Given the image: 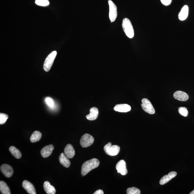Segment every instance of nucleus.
Segmentation results:
<instances>
[{
	"label": "nucleus",
	"mask_w": 194,
	"mask_h": 194,
	"mask_svg": "<svg viewBox=\"0 0 194 194\" xmlns=\"http://www.w3.org/2000/svg\"><path fill=\"white\" fill-rule=\"evenodd\" d=\"M100 161L97 159L94 158L87 161L82 165L81 169L82 176H85L92 170L98 167Z\"/></svg>",
	"instance_id": "f257e3e1"
},
{
	"label": "nucleus",
	"mask_w": 194,
	"mask_h": 194,
	"mask_svg": "<svg viewBox=\"0 0 194 194\" xmlns=\"http://www.w3.org/2000/svg\"><path fill=\"white\" fill-rule=\"evenodd\" d=\"M122 27L127 37L130 39L134 36V30L130 20L127 18H124L123 20Z\"/></svg>",
	"instance_id": "f03ea898"
},
{
	"label": "nucleus",
	"mask_w": 194,
	"mask_h": 194,
	"mask_svg": "<svg viewBox=\"0 0 194 194\" xmlns=\"http://www.w3.org/2000/svg\"><path fill=\"white\" fill-rule=\"evenodd\" d=\"M56 55H57V51H53L46 57L44 61L43 66L45 71L48 72L51 70Z\"/></svg>",
	"instance_id": "7ed1b4c3"
},
{
	"label": "nucleus",
	"mask_w": 194,
	"mask_h": 194,
	"mask_svg": "<svg viewBox=\"0 0 194 194\" xmlns=\"http://www.w3.org/2000/svg\"><path fill=\"white\" fill-rule=\"evenodd\" d=\"M104 149L106 153L111 156L117 155L120 151V147L119 146L112 145L111 142L106 144Z\"/></svg>",
	"instance_id": "20e7f679"
},
{
	"label": "nucleus",
	"mask_w": 194,
	"mask_h": 194,
	"mask_svg": "<svg viewBox=\"0 0 194 194\" xmlns=\"http://www.w3.org/2000/svg\"><path fill=\"white\" fill-rule=\"evenodd\" d=\"M94 141V138L92 135L89 134H85L81 137L80 143L82 147L86 148L92 145Z\"/></svg>",
	"instance_id": "39448f33"
},
{
	"label": "nucleus",
	"mask_w": 194,
	"mask_h": 194,
	"mask_svg": "<svg viewBox=\"0 0 194 194\" xmlns=\"http://www.w3.org/2000/svg\"><path fill=\"white\" fill-rule=\"evenodd\" d=\"M141 106L143 110L150 114H153L155 112V110L150 101L148 99L144 98L142 100Z\"/></svg>",
	"instance_id": "423d86ee"
},
{
	"label": "nucleus",
	"mask_w": 194,
	"mask_h": 194,
	"mask_svg": "<svg viewBox=\"0 0 194 194\" xmlns=\"http://www.w3.org/2000/svg\"><path fill=\"white\" fill-rule=\"evenodd\" d=\"M109 6V18L111 22L115 21L117 17V7L111 0L108 1Z\"/></svg>",
	"instance_id": "0eeeda50"
},
{
	"label": "nucleus",
	"mask_w": 194,
	"mask_h": 194,
	"mask_svg": "<svg viewBox=\"0 0 194 194\" xmlns=\"http://www.w3.org/2000/svg\"><path fill=\"white\" fill-rule=\"evenodd\" d=\"M116 168L118 173H121L123 176H125L127 174L128 171L127 169L126 164L124 160L119 161L116 165Z\"/></svg>",
	"instance_id": "6e6552de"
},
{
	"label": "nucleus",
	"mask_w": 194,
	"mask_h": 194,
	"mask_svg": "<svg viewBox=\"0 0 194 194\" xmlns=\"http://www.w3.org/2000/svg\"><path fill=\"white\" fill-rule=\"evenodd\" d=\"M1 171L2 174L7 178H10L12 176L13 170L11 166L8 164H4L1 167Z\"/></svg>",
	"instance_id": "1a4fd4ad"
},
{
	"label": "nucleus",
	"mask_w": 194,
	"mask_h": 194,
	"mask_svg": "<svg viewBox=\"0 0 194 194\" xmlns=\"http://www.w3.org/2000/svg\"><path fill=\"white\" fill-rule=\"evenodd\" d=\"M22 187L29 194H36L35 189L33 184L28 181L25 180L22 182Z\"/></svg>",
	"instance_id": "9d476101"
},
{
	"label": "nucleus",
	"mask_w": 194,
	"mask_h": 194,
	"mask_svg": "<svg viewBox=\"0 0 194 194\" xmlns=\"http://www.w3.org/2000/svg\"><path fill=\"white\" fill-rule=\"evenodd\" d=\"M114 109L115 111L118 112L126 113L131 110V108L127 104H120L115 106Z\"/></svg>",
	"instance_id": "9b49d317"
},
{
	"label": "nucleus",
	"mask_w": 194,
	"mask_h": 194,
	"mask_svg": "<svg viewBox=\"0 0 194 194\" xmlns=\"http://www.w3.org/2000/svg\"><path fill=\"white\" fill-rule=\"evenodd\" d=\"M54 149V146L52 145L46 146L43 147L41 150V154H42V157L44 158L48 157L52 154Z\"/></svg>",
	"instance_id": "f8f14e48"
},
{
	"label": "nucleus",
	"mask_w": 194,
	"mask_h": 194,
	"mask_svg": "<svg viewBox=\"0 0 194 194\" xmlns=\"http://www.w3.org/2000/svg\"><path fill=\"white\" fill-rule=\"evenodd\" d=\"M177 173L175 171H171L170 172L168 175H165L163 176L160 181V184L161 185H164L167 183L169 181L172 179L173 178L176 176Z\"/></svg>",
	"instance_id": "ddd939ff"
},
{
	"label": "nucleus",
	"mask_w": 194,
	"mask_h": 194,
	"mask_svg": "<svg viewBox=\"0 0 194 194\" xmlns=\"http://www.w3.org/2000/svg\"><path fill=\"white\" fill-rule=\"evenodd\" d=\"M174 97L175 99L180 101H186L187 100L189 97L186 93L182 91H177L174 94Z\"/></svg>",
	"instance_id": "4468645a"
},
{
	"label": "nucleus",
	"mask_w": 194,
	"mask_h": 194,
	"mask_svg": "<svg viewBox=\"0 0 194 194\" xmlns=\"http://www.w3.org/2000/svg\"><path fill=\"white\" fill-rule=\"evenodd\" d=\"M90 114L87 115V119L89 121H94L98 117L99 115V110L96 107H93L91 108Z\"/></svg>",
	"instance_id": "2eb2a0df"
},
{
	"label": "nucleus",
	"mask_w": 194,
	"mask_h": 194,
	"mask_svg": "<svg viewBox=\"0 0 194 194\" xmlns=\"http://www.w3.org/2000/svg\"><path fill=\"white\" fill-rule=\"evenodd\" d=\"M189 13V8L187 5H184L181 10L179 15L178 18L180 20L183 21L188 18Z\"/></svg>",
	"instance_id": "dca6fc26"
},
{
	"label": "nucleus",
	"mask_w": 194,
	"mask_h": 194,
	"mask_svg": "<svg viewBox=\"0 0 194 194\" xmlns=\"http://www.w3.org/2000/svg\"><path fill=\"white\" fill-rule=\"evenodd\" d=\"M64 153L68 158H72L75 154V151L73 146L71 144H68L64 149Z\"/></svg>",
	"instance_id": "f3484780"
},
{
	"label": "nucleus",
	"mask_w": 194,
	"mask_h": 194,
	"mask_svg": "<svg viewBox=\"0 0 194 194\" xmlns=\"http://www.w3.org/2000/svg\"><path fill=\"white\" fill-rule=\"evenodd\" d=\"M59 160L60 163L65 167L68 168L71 165V162L69 160L68 158L63 153H62L60 154L59 157Z\"/></svg>",
	"instance_id": "a211bd4d"
},
{
	"label": "nucleus",
	"mask_w": 194,
	"mask_h": 194,
	"mask_svg": "<svg viewBox=\"0 0 194 194\" xmlns=\"http://www.w3.org/2000/svg\"><path fill=\"white\" fill-rule=\"evenodd\" d=\"M45 191L48 194H55L56 193V190L54 187L51 185L48 181L45 182L44 184Z\"/></svg>",
	"instance_id": "6ab92c4d"
},
{
	"label": "nucleus",
	"mask_w": 194,
	"mask_h": 194,
	"mask_svg": "<svg viewBox=\"0 0 194 194\" xmlns=\"http://www.w3.org/2000/svg\"><path fill=\"white\" fill-rule=\"evenodd\" d=\"M42 134L40 132L35 131L32 134L30 137V141L32 143L39 141L42 138Z\"/></svg>",
	"instance_id": "aec40b11"
},
{
	"label": "nucleus",
	"mask_w": 194,
	"mask_h": 194,
	"mask_svg": "<svg viewBox=\"0 0 194 194\" xmlns=\"http://www.w3.org/2000/svg\"><path fill=\"white\" fill-rule=\"evenodd\" d=\"M0 190L2 194H11V192L9 187L5 182H0Z\"/></svg>",
	"instance_id": "412c9836"
},
{
	"label": "nucleus",
	"mask_w": 194,
	"mask_h": 194,
	"mask_svg": "<svg viewBox=\"0 0 194 194\" xmlns=\"http://www.w3.org/2000/svg\"><path fill=\"white\" fill-rule=\"evenodd\" d=\"M9 151L12 155L15 158L20 159L22 157L21 152L16 147L13 146H11L10 147Z\"/></svg>",
	"instance_id": "4be33fe9"
},
{
	"label": "nucleus",
	"mask_w": 194,
	"mask_h": 194,
	"mask_svg": "<svg viewBox=\"0 0 194 194\" xmlns=\"http://www.w3.org/2000/svg\"><path fill=\"white\" fill-rule=\"evenodd\" d=\"M127 194H140V190L135 187L129 188L127 190Z\"/></svg>",
	"instance_id": "5701e85b"
},
{
	"label": "nucleus",
	"mask_w": 194,
	"mask_h": 194,
	"mask_svg": "<svg viewBox=\"0 0 194 194\" xmlns=\"http://www.w3.org/2000/svg\"><path fill=\"white\" fill-rule=\"evenodd\" d=\"M35 3L39 6H46L49 4V1L48 0H36Z\"/></svg>",
	"instance_id": "b1692460"
},
{
	"label": "nucleus",
	"mask_w": 194,
	"mask_h": 194,
	"mask_svg": "<svg viewBox=\"0 0 194 194\" xmlns=\"http://www.w3.org/2000/svg\"><path fill=\"white\" fill-rule=\"evenodd\" d=\"M178 111L179 114L184 117L187 116L188 114V111L187 108L185 107H180L178 109Z\"/></svg>",
	"instance_id": "393cba45"
},
{
	"label": "nucleus",
	"mask_w": 194,
	"mask_h": 194,
	"mask_svg": "<svg viewBox=\"0 0 194 194\" xmlns=\"http://www.w3.org/2000/svg\"><path fill=\"white\" fill-rule=\"evenodd\" d=\"M8 116L7 115L4 113H1L0 114V124H4L8 119Z\"/></svg>",
	"instance_id": "a878e982"
},
{
	"label": "nucleus",
	"mask_w": 194,
	"mask_h": 194,
	"mask_svg": "<svg viewBox=\"0 0 194 194\" xmlns=\"http://www.w3.org/2000/svg\"><path fill=\"white\" fill-rule=\"evenodd\" d=\"M46 103L51 108H53L54 106V101L52 98L50 97H46L45 99Z\"/></svg>",
	"instance_id": "bb28decb"
},
{
	"label": "nucleus",
	"mask_w": 194,
	"mask_h": 194,
	"mask_svg": "<svg viewBox=\"0 0 194 194\" xmlns=\"http://www.w3.org/2000/svg\"><path fill=\"white\" fill-rule=\"evenodd\" d=\"M161 3L165 6H169L172 2V0H160Z\"/></svg>",
	"instance_id": "cd10ccee"
},
{
	"label": "nucleus",
	"mask_w": 194,
	"mask_h": 194,
	"mask_svg": "<svg viewBox=\"0 0 194 194\" xmlns=\"http://www.w3.org/2000/svg\"><path fill=\"white\" fill-rule=\"evenodd\" d=\"M104 192L102 190H97L95 193H94V194H103Z\"/></svg>",
	"instance_id": "c85d7f7f"
},
{
	"label": "nucleus",
	"mask_w": 194,
	"mask_h": 194,
	"mask_svg": "<svg viewBox=\"0 0 194 194\" xmlns=\"http://www.w3.org/2000/svg\"><path fill=\"white\" fill-rule=\"evenodd\" d=\"M190 194H194V190L190 192Z\"/></svg>",
	"instance_id": "c756f323"
}]
</instances>
